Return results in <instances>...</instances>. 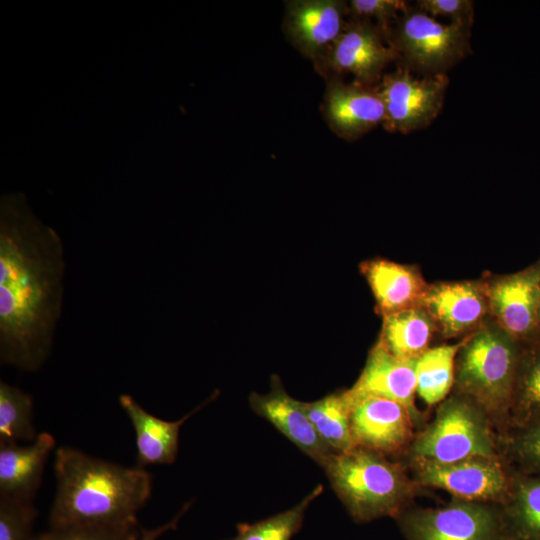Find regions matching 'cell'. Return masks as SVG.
<instances>
[{
    "label": "cell",
    "instance_id": "obj_1",
    "mask_svg": "<svg viewBox=\"0 0 540 540\" xmlns=\"http://www.w3.org/2000/svg\"><path fill=\"white\" fill-rule=\"evenodd\" d=\"M64 247L31 212L24 196L0 209V360L36 371L48 358L61 317Z\"/></svg>",
    "mask_w": 540,
    "mask_h": 540
},
{
    "label": "cell",
    "instance_id": "obj_2",
    "mask_svg": "<svg viewBox=\"0 0 540 540\" xmlns=\"http://www.w3.org/2000/svg\"><path fill=\"white\" fill-rule=\"evenodd\" d=\"M56 494L50 527L135 524L149 500L152 476L145 468L125 467L72 447L55 451Z\"/></svg>",
    "mask_w": 540,
    "mask_h": 540
},
{
    "label": "cell",
    "instance_id": "obj_3",
    "mask_svg": "<svg viewBox=\"0 0 540 540\" xmlns=\"http://www.w3.org/2000/svg\"><path fill=\"white\" fill-rule=\"evenodd\" d=\"M330 485L357 523L396 519L414 505L421 487L402 460L356 447L333 454L325 467Z\"/></svg>",
    "mask_w": 540,
    "mask_h": 540
},
{
    "label": "cell",
    "instance_id": "obj_4",
    "mask_svg": "<svg viewBox=\"0 0 540 540\" xmlns=\"http://www.w3.org/2000/svg\"><path fill=\"white\" fill-rule=\"evenodd\" d=\"M523 346L492 319L468 336L455 359L452 392L479 404L498 434L510 425V408Z\"/></svg>",
    "mask_w": 540,
    "mask_h": 540
},
{
    "label": "cell",
    "instance_id": "obj_5",
    "mask_svg": "<svg viewBox=\"0 0 540 540\" xmlns=\"http://www.w3.org/2000/svg\"><path fill=\"white\" fill-rule=\"evenodd\" d=\"M436 406L433 418L416 432L401 459L451 463L470 457L500 456L496 427L474 400L451 392Z\"/></svg>",
    "mask_w": 540,
    "mask_h": 540
},
{
    "label": "cell",
    "instance_id": "obj_6",
    "mask_svg": "<svg viewBox=\"0 0 540 540\" xmlns=\"http://www.w3.org/2000/svg\"><path fill=\"white\" fill-rule=\"evenodd\" d=\"M470 24L442 23L418 7L403 12L390 41L402 66L423 75L441 74L470 52Z\"/></svg>",
    "mask_w": 540,
    "mask_h": 540
},
{
    "label": "cell",
    "instance_id": "obj_7",
    "mask_svg": "<svg viewBox=\"0 0 540 540\" xmlns=\"http://www.w3.org/2000/svg\"><path fill=\"white\" fill-rule=\"evenodd\" d=\"M395 520L405 540H511L497 503L452 497L437 507L412 505Z\"/></svg>",
    "mask_w": 540,
    "mask_h": 540
},
{
    "label": "cell",
    "instance_id": "obj_8",
    "mask_svg": "<svg viewBox=\"0 0 540 540\" xmlns=\"http://www.w3.org/2000/svg\"><path fill=\"white\" fill-rule=\"evenodd\" d=\"M421 488H436L452 497L504 504L511 492L514 470L501 456H478L451 463L401 459Z\"/></svg>",
    "mask_w": 540,
    "mask_h": 540
},
{
    "label": "cell",
    "instance_id": "obj_9",
    "mask_svg": "<svg viewBox=\"0 0 540 540\" xmlns=\"http://www.w3.org/2000/svg\"><path fill=\"white\" fill-rule=\"evenodd\" d=\"M481 277L492 321L523 347L540 342V256L519 271Z\"/></svg>",
    "mask_w": 540,
    "mask_h": 540
},
{
    "label": "cell",
    "instance_id": "obj_10",
    "mask_svg": "<svg viewBox=\"0 0 540 540\" xmlns=\"http://www.w3.org/2000/svg\"><path fill=\"white\" fill-rule=\"evenodd\" d=\"M448 82L446 73L419 77L402 65L383 75L377 85L385 108L383 127L407 134L431 124L441 111Z\"/></svg>",
    "mask_w": 540,
    "mask_h": 540
},
{
    "label": "cell",
    "instance_id": "obj_11",
    "mask_svg": "<svg viewBox=\"0 0 540 540\" xmlns=\"http://www.w3.org/2000/svg\"><path fill=\"white\" fill-rule=\"evenodd\" d=\"M396 59L395 48L377 25L352 18L316 65L335 75L352 74L354 81L373 86L380 82L383 69Z\"/></svg>",
    "mask_w": 540,
    "mask_h": 540
},
{
    "label": "cell",
    "instance_id": "obj_12",
    "mask_svg": "<svg viewBox=\"0 0 540 540\" xmlns=\"http://www.w3.org/2000/svg\"><path fill=\"white\" fill-rule=\"evenodd\" d=\"M351 429L356 447L400 460L411 445L417 427L400 403L374 395L353 396Z\"/></svg>",
    "mask_w": 540,
    "mask_h": 540
},
{
    "label": "cell",
    "instance_id": "obj_13",
    "mask_svg": "<svg viewBox=\"0 0 540 540\" xmlns=\"http://www.w3.org/2000/svg\"><path fill=\"white\" fill-rule=\"evenodd\" d=\"M424 308L434 319L442 340L463 339L491 320L482 277L430 283Z\"/></svg>",
    "mask_w": 540,
    "mask_h": 540
},
{
    "label": "cell",
    "instance_id": "obj_14",
    "mask_svg": "<svg viewBox=\"0 0 540 540\" xmlns=\"http://www.w3.org/2000/svg\"><path fill=\"white\" fill-rule=\"evenodd\" d=\"M348 4L340 0L286 2L283 29L292 45L317 62L346 26Z\"/></svg>",
    "mask_w": 540,
    "mask_h": 540
},
{
    "label": "cell",
    "instance_id": "obj_15",
    "mask_svg": "<svg viewBox=\"0 0 540 540\" xmlns=\"http://www.w3.org/2000/svg\"><path fill=\"white\" fill-rule=\"evenodd\" d=\"M322 112L330 129L347 141L356 140L382 124L385 116L377 86L345 83L335 76L327 82Z\"/></svg>",
    "mask_w": 540,
    "mask_h": 540
},
{
    "label": "cell",
    "instance_id": "obj_16",
    "mask_svg": "<svg viewBox=\"0 0 540 540\" xmlns=\"http://www.w3.org/2000/svg\"><path fill=\"white\" fill-rule=\"evenodd\" d=\"M416 361L400 359L376 342L359 378L348 390L353 396L374 395L402 404L410 412L418 431L425 425L426 415L415 403Z\"/></svg>",
    "mask_w": 540,
    "mask_h": 540
},
{
    "label": "cell",
    "instance_id": "obj_17",
    "mask_svg": "<svg viewBox=\"0 0 540 540\" xmlns=\"http://www.w3.org/2000/svg\"><path fill=\"white\" fill-rule=\"evenodd\" d=\"M252 410L269 421L299 450L322 468L333 453L321 440L308 418L303 402L292 398L284 389L278 376L271 379V389L266 394L251 393Z\"/></svg>",
    "mask_w": 540,
    "mask_h": 540
},
{
    "label": "cell",
    "instance_id": "obj_18",
    "mask_svg": "<svg viewBox=\"0 0 540 540\" xmlns=\"http://www.w3.org/2000/svg\"><path fill=\"white\" fill-rule=\"evenodd\" d=\"M359 270L371 289L375 310L382 318L424 307L430 283L417 265L377 257L361 262Z\"/></svg>",
    "mask_w": 540,
    "mask_h": 540
},
{
    "label": "cell",
    "instance_id": "obj_19",
    "mask_svg": "<svg viewBox=\"0 0 540 540\" xmlns=\"http://www.w3.org/2000/svg\"><path fill=\"white\" fill-rule=\"evenodd\" d=\"M214 396L177 421H166L147 412L131 395L121 394L119 404L130 419L136 435V465L172 464L177 456L180 428Z\"/></svg>",
    "mask_w": 540,
    "mask_h": 540
},
{
    "label": "cell",
    "instance_id": "obj_20",
    "mask_svg": "<svg viewBox=\"0 0 540 540\" xmlns=\"http://www.w3.org/2000/svg\"><path fill=\"white\" fill-rule=\"evenodd\" d=\"M55 444L47 432L38 434L28 446L0 444V498L32 501Z\"/></svg>",
    "mask_w": 540,
    "mask_h": 540
},
{
    "label": "cell",
    "instance_id": "obj_21",
    "mask_svg": "<svg viewBox=\"0 0 540 540\" xmlns=\"http://www.w3.org/2000/svg\"><path fill=\"white\" fill-rule=\"evenodd\" d=\"M435 336L437 325L421 307L383 317L377 342L400 359L417 360L432 347Z\"/></svg>",
    "mask_w": 540,
    "mask_h": 540
},
{
    "label": "cell",
    "instance_id": "obj_22",
    "mask_svg": "<svg viewBox=\"0 0 540 540\" xmlns=\"http://www.w3.org/2000/svg\"><path fill=\"white\" fill-rule=\"evenodd\" d=\"M351 406L348 390L336 391L314 402H303L319 437L335 454L356 448L351 429Z\"/></svg>",
    "mask_w": 540,
    "mask_h": 540
},
{
    "label": "cell",
    "instance_id": "obj_23",
    "mask_svg": "<svg viewBox=\"0 0 540 540\" xmlns=\"http://www.w3.org/2000/svg\"><path fill=\"white\" fill-rule=\"evenodd\" d=\"M502 508L511 540H540V475L514 471L512 489Z\"/></svg>",
    "mask_w": 540,
    "mask_h": 540
},
{
    "label": "cell",
    "instance_id": "obj_24",
    "mask_svg": "<svg viewBox=\"0 0 540 540\" xmlns=\"http://www.w3.org/2000/svg\"><path fill=\"white\" fill-rule=\"evenodd\" d=\"M467 337L454 344L432 346L417 359L416 392L427 406L438 405L452 392L455 359Z\"/></svg>",
    "mask_w": 540,
    "mask_h": 540
},
{
    "label": "cell",
    "instance_id": "obj_25",
    "mask_svg": "<svg viewBox=\"0 0 540 540\" xmlns=\"http://www.w3.org/2000/svg\"><path fill=\"white\" fill-rule=\"evenodd\" d=\"M540 425V342L520 355L510 408V427Z\"/></svg>",
    "mask_w": 540,
    "mask_h": 540
},
{
    "label": "cell",
    "instance_id": "obj_26",
    "mask_svg": "<svg viewBox=\"0 0 540 540\" xmlns=\"http://www.w3.org/2000/svg\"><path fill=\"white\" fill-rule=\"evenodd\" d=\"M33 398L22 389L0 382V444L34 441Z\"/></svg>",
    "mask_w": 540,
    "mask_h": 540
},
{
    "label": "cell",
    "instance_id": "obj_27",
    "mask_svg": "<svg viewBox=\"0 0 540 540\" xmlns=\"http://www.w3.org/2000/svg\"><path fill=\"white\" fill-rule=\"evenodd\" d=\"M317 485L296 506L255 523H240L237 533L227 540H291L302 527L306 510L322 493Z\"/></svg>",
    "mask_w": 540,
    "mask_h": 540
},
{
    "label": "cell",
    "instance_id": "obj_28",
    "mask_svg": "<svg viewBox=\"0 0 540 540\" xmlns=\"http://www.w3.org/2000/svg\"><path fill=\"white\" fill-rule=\"evenodd\" d=\"M499 452L515 472L540 475V425L510 427L500 433Z\"/></svg>",
    "mask_w": 540,
    "mask_h": 540
},
{
    "label": "cell",
    "instance_id": "obj_29",
    "mask_svg": "<svg viewBox=\"0 0 540 540\" xmlns=\"http://www.w3.org/2000/svg\"><path fill=\"white\" fill-rule=\"evenodd\" d=\"M138 523L127 525L82 524L50 527L34 540H139Z\"/></svg>",
    "mask_w": 540,
    "mask_h": 540
},
{
    "label": "cell",
    "instance_id": "obj_30",
    "mask_svg": "<svg viewBox=\"0 0 540 540\" xmlns=\"http://www.w3.org/2000/svg\"><path fill=\"white\" fill-rule=\"evenodd\" d=\"M37 515L32 501L0 498V540H34Z\"/></svg>",
    "mask_w": 540,
    "mask_h": 540
},
{
    "label": "cell",
    "instance_id": "obj_31",
    "mask_svg": "<svg viewBox=\"0 0 540 540\" xmlns=\"http://www.w3.org/2000/svg\"><path fill=\"white\" fill-rule=\"evenodd\" d=\"M407 9V3L402 0H351L348 4L352 18L376 20V25L389 40L392 32L389 27L390 22L397 21Z\"/></svg>",
    "mask_w": 540,
    "mask_h": 540
},
{
    "label": "cell",
    "instance_id": "obj_32",
    "mask_svg": "<svg viewBox=\"0 0 540 540\" xmlns=\"http://www.w3.org/2000/svg\"><path fill=\"white\" fill-rule=\"evenodd\" d=\"M417 7L434 18L441 16L450 22L473 23L474 5L470 0H419Z\"/></svg>",
    "mask_w": 540,
    "mask_h": 540
},
{
    "label": "cell",
    "instance_id": "obj_33",
    "mask_svg": "<svg viewBox=\"0 0 540 540\" xmlns=\"http://www.w3.org/2000/svg\"><path fill=\"white\" fill-rule=\"evenodd\" d=\"M189 506L190 503L184 505V507L167 523L149 529L141 528V535L139 540H157V538L165 532L176 529L179 520L181 519L185 511H187Z\"/></svg>",
    "mask_w": 540,
    "mask_h": 540
},
{
    "label": "cell",
    "instance_id": "obj_34",
    "mask_svg": "<svg viewBox=\"0 0 540 540\" xmlns=\"http://www.w3.org/2000/svg\"><path fill=\"white\" fill-rule=\"evenodd\" d=\"M539 285H540V283H539Z\"/></svg>",
    "mask_w": 540,
    "mask_h": 540
}]
</instances>
